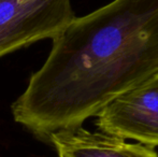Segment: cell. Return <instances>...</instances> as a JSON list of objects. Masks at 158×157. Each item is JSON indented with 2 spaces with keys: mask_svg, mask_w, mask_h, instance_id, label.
Returning <instances> with one entry per match:
<instances>
[{
  "mask_svg": "<svg viewBox=\"0 0 158 157\" xmlns=\"http://www.w3.org/2000/svg\"><path fill=\"white\" fill-rule=\"evenodd\" d=\"M13 102L35 136L81 127L113 98L158 73V0H113L73 17Z\"/></svg>",
  "mask_w": 158,
  "mask_h": 157,
  "instance_id": "6da1fadb",
  "label": "cell"
},
{
  "mask_svg": "<svg viewBox=\"0 0 158 157\" xmlns=\"http://www.w3.org/2000/svg\"><path fill=\"white\" fill-rule=\"evenodd\" d=\"M73 17L70 0H0V57L53 39Z\"/></svg>",
  "mask_w": 158,
  "mask_h": 157,
  "instance_id": "7a4b0ae2",
  "label": "cell"
},
{
  "mask_svg": "<svg viewBox=\"0 0 158 157\" xmlns=\"http://www.w3.org/2000/svg\"><path fill=\"white\" fill-rule=\"evenodd\" d=\"M95 118L99 131L158 147V73L113 98Z\"/></svg>",
  "mask_w": 158,
  "mask_h": 157,
  "instance_id": "3957f363",
  "label": "cell"
},
{
  "mask_svg": "<svg viewBox=\"0 0 158 157\" xmlns=\"http://www.w3.org/2000/svg\"><path fill=\"white\" fill-rule=\"evenodd\" d=\"M48 139L57 157H158L153 147L82 126L54 132Z\"/></svg>",
  "mask_w": 158,
  "mask_h": 157,
  "instance_id": "277c9868",
  "label": "cell"
}]
</instances>
